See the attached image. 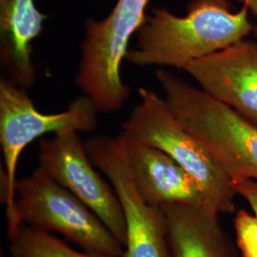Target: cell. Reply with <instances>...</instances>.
Here are the masks:
<instances>
[{"label":"cell","instance_id":"obj_1","mask_svg":"<svg viewBox=\"0 0 257 257\" xmlns=\"http://www.w3.org/2000/svg\"><path fill=\"white\" fill-rule=\"evenodd\" d=\"M188 10L185 17L154 10L137 33V45L128 49V62L184 70L190 62L243 40L253 30L246 5L232 13L228 0H192Z\"/></svg>","mask_w":257,"mask_h":257},{"label":"cell","instance_id":"obj_2","mask_svg":"<svg viewBox=\"0 0 257 257\" xmlns=\"http://www.w3.org/2000/svg\"><path fill=\"white\" fill-rule=\"evenodd\" d=\"M156 78L176 119L210 152L231 182L257 181V125L163 69Z\"/></svg>","mask_w":257,"mask_h":257},{"label":"cell","instance_id":"obj_3","mask_svg":"<svg viewBox=\"0 0 257 257\" xmlns=\"http://www.w3.org/2000/svg\"><path fill=\"white\" fill-rule=\"evenodd\" d=\"M97 108L87 95L74 99L64 111L43 113L37 110L23 88L0 82V144L4 159L1 173V200L5 206L8 236L19 230L16 213L17 170L25 148L44 135L91 132L97 125Z\"/></svg>","mask_w":257,"mask_h":257},{"label":"cell","instance_id":"obj_4","mask_svg":"<svg viewBox=\"0 0 257 257\" xmlns=\"http://www.w3.org/2000/svg\"><path fill=\"white\" fill-rule=\"evenodd\" d=\"M138 94L139 103L123 131L172 157L197 182L218 213L234 211L236 192L210 152L176 119L165 99L145 88H140Z\"/></svg>","mask_w":257,"mask_h":257},{"label":"cell","instance_id":"obj_5","mask_svg":"<svg viewBox=\"0 0 257 257\" xmlns=\"http://www.w3.org/2000/svg\"><path fill=\"white\" fill-rule=\"evenodd\" d=\"M150 0H117L102 20L87 19L76 83L99 111L119 110L130 88L121 77L131 37L147 18Z\"/></svg>","mask_w":257,"mask_h":257},{"label":"cell","instance_id":"obj_6","mask_svg":"<svg viewBox=\"0 0 257 257\" xmlns=\"http://www.w3.org/2000/svg\"><path fill=\"white\" fill-rule=\"evenodd\" d=\"M16 213L20 226L59 233L86 251L124 255V247L99 217L40 166L18 180Z\"/></svg>","mask_w":257,"mask_h":257},{"label":"cell","instance_id":"obj_7","mask_svg":"<svg viewBox=\"0 0 257 257\" xmlns=\"http://www.w3.org/2000/svg\"><path fill=\"white\" fill-rule=\"evenodd\" d=\"M85 147L118 197L126 227L123 257H170L165 215L139 192L118 138L93 137Z\"/></svg>","mask_w":257,"mask_h":257},{"label":"cell","instance_id":"obj_8","mask_svg":"<svg viewBox=\"0 0 257 257\" xmlns=\"http://www.w3.org/2000/svg\"><path fill=\"white\" fill-rule=\"evenodd\" d=\"M38 158L47 174L92 210L124 247L126 227L118 197L95 171L78 133L42 139Z\"/></svg>","mask_w":257,"mask_h":257},{"label":"cell","instance_id":"obj_9","mask_svg":"<svg viewBox=\"0 0 257 257\" xmlns=\"http://www.w3.org/2000/svg\"><path fill=\"white\" fill-rule=\"evenodd\" d=\"M184 70L205 92L257 125V43L241 40Z\"/></svg>","mask_w":257,"mask_h":257},{"label":"cell","instance_id":"obj_10","mask_svg":"<svg viewBox=\"0 0 257 257\" xmlns=\"http://www.w3.org/2000/svg\"><path fill=\"white\" fill-rule=\"evenodd\" d=\"M117 138L134 181L150 204L158 208L188 205L215 211L197 182L172 157L125 131Z\"/></svg>","mask_w":257,"mask_h":257},{"label":"cell","instance_id":"obj_11","mask_svg":"<svg viewBox=\"0 0 257 257\" xmlns=\"http://www.w3.org/2000/svg\"><path fill=\"white\" fill-rule=\"evenodd\" d=\"M46 15L35 0H0V61L7 78L21 88L36 79L33 42L43 31Z\"/></svg>","mask_w":257,"mask_h":257},{"label":"cell","instance_id":"obj_12","mask_svg":"<svg viewBox=\"0 0 257 257\" xmlns=\"http://www.w3.org/2000/svg\"><path fill=\"white\" fill-rule=\"evenodd\" d=\"M160 209L165 215L170 257H230L218 212L188 205Z\"/></svg>","mask_w":257,"mask_h":257},{"label":"cell","instance_id":"obj_13","mask_svg":"<svg viewBox=\"0 0 257 257\" xmlns=\"http://www.w3.org/2000/svg\"><path fill=\"white\" fill-rule=\"evenodd\" d=\"M11 257H111L79 251L50 232L21 225L9 236Z\"/></svg>","mask_w":257,"mask_h":257},{"label":"cell","instance_id":"obj_14","mask_svg":"<svg viewBox=\"0 0 257 257\" xmlns=\"http://www.w3.org/2000/svg\"><path fill=\"white\" fill-rule=\"evenodd\" d=\"M234 229L241 256L257 257V218L245 210L236 212Z\"/></svg>","mask_w":257,"mask_h":257},{"label":"cell","instance_id":"obj_15","mask_svg":"<svg viewBox=\"0 0 257 257\" xmlns=\"http://www.w3.org/2000/svg\"><path fill=\"white\" fill-rule=\"evenodd\" d=\"M232 185L236 193L248 203L257 218V181L241 180L232 182Z\"/></svg>","mask_w":257,"mask_h":257},{"label":"cell","instance_id":"obj_16","mask_svg":"<svg viewBox=\"0 0 257 257\" xmlns=\"http://www.w3.org/2000/svg\"><path fill=\"white\" fill-rule=\"evenodd\" d=\"M243 2L244 5H246L248 7V10H250L255 16L257 17V0H240ZM257 35V27L255 29Z\"/></svg>","mask_w":257,"mask_h":257}]
</instances>
